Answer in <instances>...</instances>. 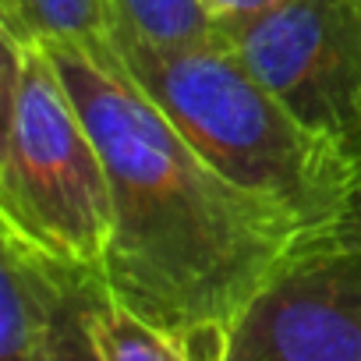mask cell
I'll use <instances>...</instances> for the list:
<instances>
[{"label":"cell","mask_w":361,"mask_h":361,"mask_svg":"<svg viewBox=\"0 0 361 361\" xmlns=\"http://www.w3.org/2000/svg\"><path fill=\"white\" fill-rule=\"evenodd\" d=\"M308 245H340V248H357L361 252V163H357L354 185H350V195H347L340 216L329 224L326 234H319Z\"/></svg>","instance_id":"cell-11"},{"label":"cell","mask_w":361,"mask_h":361,"mask_svg":"<svg viewBox=\"0 0 361 361\" xmlns=\"http://www.w3.org/2000/svg\"><path fill=\"white\" fill-rule=\"evenodd\" d=\"M89 269L47 255L0 224V361H39L54 322Z\"/></svg>","instance_id":"cell-6"},{"label":"cell","mask_w":361,"mask_h":361,"mask_svg":"<svg viewBox=\"0 0 361 361\" xmlns=\"http://www.w3.org/2000/svg\"><path fill=\"white\" fill-rule=\"evenodd\" d=\"M85 326L96 343L99 361H192V354L170 340L163 329L149 326L128 312L99 280L85 305Z\"/></svg>","instance_id":"cell-8"},{"label":"cell","mask_w":361,"mask_h":361,"mask_svg":"<svg viewBox=\"0 0 361 361\" xmlns=\"http://www.w3.org/2000/svg\"><path fill=\"white\" fill-rule=\"evenodd\" d=\"M4 36L0 224L47 255L99 273L114 227L110 177L50 50Z\"/></svg>","instance_id":"cell-3"},{"label":"cell","mask_w":361,"mask_h":361,"mask_svg":"<svg viewBox=\"0 0 361 361\" xmlns=\"http://www.w3.org/2000/svg\"><path fill=\"white\" fill-rule=\"evenodd\" d=\"M114 43L145 96L231 185L298 224L305 245L340 216L354 163L312 135L238 61L216 32L192 47H152L114 32Z\"/></svg>","instance_id":"cell-2"},{"label":"cell","mask_w":361,"mask_h":361,"mask_svg":"<svg viewBox=\"0 0 361 361\" xmlns=\"http://www.w3.org/2000/svg\"><path fill=\"white\" fill-rule=\"evenodd\" d=\"M312 135L361 163V0H280L216 29Z\"/></svg>","instance_id":"cell-4"},{"label":"cell","mask_w":361,"mask_h":361,"mask_svg":"<svg viewBox=\"0 0 361 361\" xmlns=\"http://www.w3.org/2000/svg\"><path fill=\"white\" fill-rule=\"evenodd\" d=\"M0 29L25 43H92L114 36L110 0H0Z\"/></svg>","instance_id":"cell-7"},{"label":"cell","mask_w":361,"mask_h":361,"mask_svg":"<svg viewBox=\"0 0 361 361\" xmlns=\"http://www.w3.org/2000/svg\"><path fill=\"white\" fill-rule=\"evenodd\" d=\"M43 47L106 163V290L192 361H224L241 312L305 234L192 149L135 82L114 36Z\"/></svg>","instance_id":"cell-1"},{"label":"cell","mask_w":361,"mask_h":361,"mask_svg":"<svg viewBox=\"0 0 361 361\" xmlns=\"http://www.w3.org/2000/svg\"><path fill=\"white\" fill-rule=\"evenodd\" d=\"M114 32L152 47H192L216 36L202 0H110Z\"/></svg>","instance_id":"cell-9"},{"label":"cell","mask_w":361,"mask_h":361,"mask_svg":"<svg viewBox=\"0 0 361 361\" xmlns=\"http://www.w3.org/2000/svg\"><path fill=\"white\" fill-rule=\"evenodd\" d=\"M99 280H103L99 273H89L78 280V287L71 290V298L64 301V308L54 322V333H50L39 361H99L96 343H92L89 326H85V305H89V294Z\"/></svg>","instance_id":"cell-10"},{"label":"cell","mask_w":361,"mask_h":361,"mask_svg":"<svg viewBox=\"0 0 361 361\" xmlns=\"http://www.w3.org/2000/svg\"><path fill=\"white\" fill-rule=\"evenodd\" d=\"M273 4H280V0H202V8H206V15L216 29H227L234 22L252 18V15H262Z\"/></svg>","instance_id":"cell-12"},{"label":"cell","mask_w":361,"mask_h":361,"mask_svg":"<svg viewBox=\"0 0 361 361\" xmlns=\"http://www.w3.org/2000/svg\"><path fill=\"white\" fill-rule=\"evenodd\" d=\"M224 361H361V252L301 245L248 301Z\"/></svg>","instance_id":"cell-5"}]
</instances>
